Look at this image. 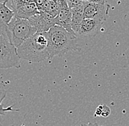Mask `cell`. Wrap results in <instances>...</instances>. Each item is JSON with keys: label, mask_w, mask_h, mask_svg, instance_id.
<instances>
[{"label": "cell", "mask_w": 129, "mask_h": 126, "mask_svg": "<svg viewBox=\"0 0 129 126\" xmlns=\"http://www.w3.org/2000/svg\"><path fill=\"white\" fill-rule=\"evenodd\" d=\"M71 28L75 34L78 36L81 24L82 23L83 20L84 19V4L79 7L71 9Z\"/></svg>", "instance_id": "30bf717a"}, {"label": "cell", "mask_w": 129, "mask_h": 126, "mask_svg": "<svg viewBox=\"0 0 129 126\" xmlns=\"http://www.w3.org/2000/svg\"><path fill=\"white\" fill-rule=\"evenodd\" d=\"M47 33L49 58L62 56L71 50H79L77 36L63 27L56 25Z\"/></svg>", "instance_id": "6da1fadb"}, {"label": "cell", "mask_w": 129, "mask_h": 126, "mask_svg": "<svg viewBox=\"0 0 129 126\" xmlns=\"http://www.w3.org/2000/svg\"><path fill=\"white\" fill-rule=\"evenodd\" d=\"M102 109H103V104L102 105H99L97 107L96 111L95 112V116H101L102 114Z\"/></svg>", "instance_id": "d6986e66"}, {"label": "cell", "mask_w": 129, "mask_h": 126, "mask_svg": "<svg viewBox=\"0 0 129 126\" xmlns=\"http://www.w3.org/2000/svg\"><path fill=\"white\" fill-rule=\"evenodd\" d=\"M7 2L8 1L0 3V18L6 25H8L15 16L13 10H10L6 5Z\"/></svg>", "instance_id": "7c38bea8"}, {"label": "cell", "mask_w": 129, "mask_h": 126, "mask_svg": "<svg viewBox=\"0 0 129 126\" xmlns=\"http://www.w3.org/2000/svg\"><path fill=\"white\" fill-rule=\"evenodd\" d=\"M28 20L36 28L38 32H48L52 27L56 26L55 18L43 11H40L39 13Z\"/></svg>", "instance_id": "8992f818"}, {"label": "cell", "mask_w": 129, "mask_h": 126, "mask_svg": "<svg viewBox=\"0 0 129 126\" xmlns=\"http://www.w3.org/2000/svg\"><path fill=\"white\" fill-rule=\"evenodd\" d=\"M32 2H34V0H11V8L12 10H14L22 5Z\"/></svg>", "instance_id": "4fadbf2b"}, {"label": "cell", "mask_w": 129, "mask_h": 126, "mask_svg": "<svg viewBox=\"0 0 129 126\" xmlns=\"http://www.w3.org/2000/svg\"><path fill=\"white\" fill-rule=\"evenodd\" d=\"M111 114V109L109 106H107L106 105L103 104V109H102V114L101 116L104 117H107L110 115Z\"/></svg>", "instance_id": "e0dca14e"}, {"label": "cell", "mask_w": 129, "mask_h": 126, "mask_svg": "<svg viewBox=\"0 0 129 126\" xmlns=\"http://www.w3.org/2000/svg\"><path fill=\"white\" fill-rule=\"evenodd\" d=\"M104 21L96 19H84L81 24L78 36L94 37L99 32Z\"/></svg>", "instance_id": "ba28073f"}, {"label": "cell", "mask_w": 129, "mask_h": 126, "mask_svg": "<svg viewBox=\"0 0 129 126\" xmlns=\"http://www.w3.org/2000/svg\"><path fill=\"white\" fill-rule=\"evenodd\" d=\"M20 59L17 48L8 36L0 35V69L18 67Z\"/></svg>", "instance_id": "277c9868"}, {"label": "cell", "mask_w": 129, "mask_h": 126, "mask_svg": "<svg viewBox=\"0 0 129 126\" xmlns=\"http://www.w3.org/2000/svg\"><path fill=\"white\" fill-rule=\"evenodd\" d=\"M37 32L36 28L28 19H21L16 16L7 25L8 38L16 48Z\"/></svg>", "instance_id": "3957f363"}, {"label": "cell", "mask_w": 129, "mask_h": 126, "mask_svg": "<svg viewBox=\"0 0 129 126\" xmlns=\"http://www.w3.org/2000/svg\"><path fill=\"white\" fill-rule=\"evenodd\" d=\"M6 1H8V0H0V3H1V2H6Z\"/></svg>", "instance_id": "603a6c76"}, {"label": "cell", "mask_w": 129, "mask_h": 126, "mask_svg": "<svg viewBox=\"0 0 129 126\" xmlns=\"http://www.w3.org/2000/svg\"><path fill=\"white\" fill-rule=\"evenodd\" d=\"M0 35H2V36H8L7 25L3 22V21L2 20L1 18H0Z\"/></svg>", "instance_id": "2e32d148"}, {"label": "cell", "mask_w": 129, "mask_h": 126, "mask_svg": "<svg viewBox=\"0 0 129 126\" xmlns=\"http://www.w3.org/2000/svg\"><path fill=\"white\" fill-rule=\"evenodd\" d=\"M59 10V0H47L40 11H43L48 15L52 16L53 18H56Z\"/></svg>", "instance_id": "8fae6325"}, {"label": "cell", "mask_w": 129, "mask_h": 126, "mask_svg": "<svg viewBox=\"0 0 129 126\" xmlns=\"http://www.w3.org/2000/svg\"><path fill=\"white\" fill-rule=\"evenodd\" d=\"M21 59L39 63L49 58L48 51V33L37 32L17 48Z\"/></svg>", "instance_id": "7a4b0ae2"}, {"label": "cell", "mask_w": 129, "mask_h": 126, "mask_svg": "<svg viewBox=\"0 0 129 126\" xmlns=\"http://www.w3.org/2000/svg\"><path fill=\"white\" fill-rule=\"evenodd\" d=\"M59 13L55 18L56 26L63 27L68 32L75 34L71 28V11L68 5L67 0H59Z\"/></svg>", "instance_id": "52a82bcc"}, {"label": "cell", "mask_w": 129, "mask_h": 126, "mask_svg": "<svg viewBox=\"0 0 129 126\" xmlns=\"http://www.w3.org/2000/svg\"><path fill=\"white\" fill-rule=\"evenodd\" d=\"M84 2H83L82 0H67L68 5L70 9H72L73 8H76V7H79L80 5H82Z\"/></svg>", "instance_id": "9a60e30c"}, {"label": "cell", "mask_w": 129, "mask_h": 126, "mask_svg": "<svg viewBox=\"0 0 129 126\" xmlns=\"http://www.w3.org/2000/svg\"><path fill=\"white\" fill-rule=\"evenodd\" d=\"M108 12L106 4L92 3L85 1L84 2V19H96L104 21Z\"/></svg>", "instance_id": "5b68a950"}, {"label": "cell", "mask_w": 129, "mask_h": 126, "mask_svg": "<svg viewBox=\"0 0 129 126\" xmlns=\"http://www.w3.org/2000/svg\"><path fill=\"white\" fill-rule=\"evenodd\" d=\"M82 1H83V2H84V1H85V0H82Z\"/></svg>", "instance_id": "cb8c5ba5"}, {"label": "cell", "mask_w": 129, "mask_h": 126, "mask_svg": "<svg viewBox=\"0 0 129 126\" xmlns=\"http://www.w3.org/2000/svg\"><path fill=\"white\" fill-rule=\"evenodd\" d=\"M85 1L89 2H92V3H98V4H103V5H105L106 0H85Z\"/></svg>", "instance_id": "44dd1931"}, {"label": "cell", "mask_w": 129, "mask_h": 126, "mask_svg": "<svg viewBox=\"0 0 129 126\" xmlns=\"http://www.w3.org/2000/svg\"><path fill=\"white\" fill-rule=\"evenodd\" d=\"M13 106L14 105H12V106H10L7 108H5L4 106H3V103H0V114L1 115H5L7 112L8 111H18L19 109H13Z\"/></svg>", "instance_id": "5bb4252c"}, {"label": "cell", "mask_w": 129, "mask_h": 126, "mask_svg": "<svg viewBox=\"0 0 129 126\" xmlns=\"http://www.w3.org/2000/svg\"><path fill=\"white\" fill-rule=\"evenodd\" d=\"M47 0H34V2L36 4L37 7L38 8V10H40L41 8L43 7V5H44V3L46 2Z\"/></svg>", "instance_id": "ac0fdd59"}, {"label": "cell", "mask_w": 129, "mask_h": 126, "mask_svg": "<svg viewBox=\"0 0 129 126\" xmlns=\"http://www.w3.org/2000/svg\"><path fill=\"white\" fill-rule=\"evenodd\" d=\"M13 10L15 16L21 19H29L40 12L35 2L24 4Z\"/></svg>", "instance_id": "9c48e42d"}, {"label": "cell", "mask_w": 129, "mask_h": 126, "mask_svg": "<svg viewBox=\"0 0 129 126\" xmlns=\"http://www.w3.org/2000/svg\"><path fill=\"white\" fill-rule=\"evenodd\" d=\"M7 95V92L5 90H0V103H2Z\"/></svg>", "instance_id": "ffe728a7"}, {"label": "cell", "mask_w": 129, "mask_h": 126, "mask_svg": "<svg viewBox=\"0 0 129 126\" xmlns=\"http://www.w3.org/2000/svg\"><path fill=\"white\" fill-rule=\"evenodd\" d=\"M81 126H102V125H99L98 123H92V122H89V123H87V124H83Z\"/></svg>", "instance_id": "7402d4cb"}]
</instances>
